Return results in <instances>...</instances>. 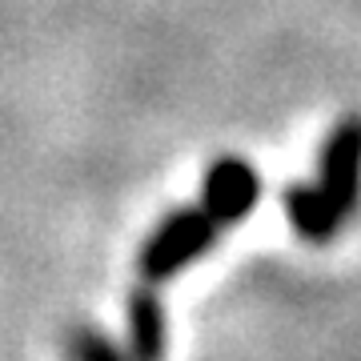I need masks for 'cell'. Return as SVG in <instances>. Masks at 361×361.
I'll list each match as a JSON object with an SVG mask.
<instances>
[{"mask_svg": "<svg viewBox=\"0 0 361 361\" xmlns=\"http://www.w3.org/2000/svg\"><path fill=\"white\" fill-rule=\"evenodd\" d=\"M221 233L225 229L217 225V217H213L205 205L173 209V213L145 237L141 253H137V273H141V281L161 285V281H169L173 273L189 269L193 261H201L209 249L217 245Z\"/></svg>", "mask_w": 361, "mask_h": 361, "instance_id": "obj_1", "label": "cell"}, {"mask_svg": "<svg viewBox=\"0 0 361 361\" xmlns=\"http://www.w3.org/2000/svg\"><path fill=\"white\" fill-rule=\"evenodd\" d=\"M317 189L334 205L341 221H349L361 205V113L341 116L317 157Z\"/></svg>", "mask_w": 361, "mask_h": 361, "instance_id": "obj_2", "label": "cell"}, {"mask_svg": "<svg viewBox=\"0 0 361 361\" xmlns=\"http://www.w3.org/2000/svg\"><path fill=\"white\" fill-rule=\"evenodd\" d=\"M261 201V177L245 157H217L205 169V185H201V205L217 217L221 229H233L257 209Z\"/></svg>", "mask_w": 361, "mask_h": 361, "instance_id": "obj_3", "label": "cell"}, {"mask_svg": "<svg viewBox=\"0 0 361 361\" xmlns=\"http://www.w3.org/2000/svg\"><path fill=\"white\" fill-rule=\"evenodd\" d=\"M285 213H289V225L297 229L301 241H310V245H325V241H334L337 229L345 225V221L334 213V205L322 197L317 189V180H297L285 189Z\"/></svg>", "mask_w": 361, "mask_h": 361, "instance_id": "obj_4", "label": "cell"}, {"mask_svg": "<svg viewBox=\"0 0 361 361\" xmlns=\"http://www.w3.org/2000/svg\"><path fill=\"white\" fill-rule=\"evenodd\" d=\"M165 305L145 281L129 293V361H165Z\"/></svg>", "mask_w": 361, "mask_h": 361, "instance_id": "obj_5", "label": "cell"}, {"mask_svg": "<svg viewBox=\"0 0 361 361\" xmlns=\"http://www.w3.org/2000/svg\"><path fill=\"white\" fill-rule=\"evenodd\" d=\"M68 357L73 361H129V353H121V349L113 345V337H104L101 329L80 325V329H73V337H68Z\"/></svg>", "mask_w": 361, "mask_h": 361, "instance_id": "obj_6", "label": "cell"}]
</instances>
